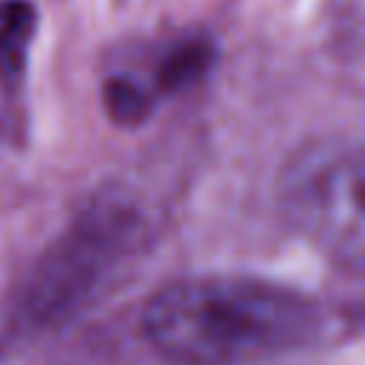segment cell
Wrapping results in <instances>:
<instances>
[{"label":"cell","instance_id":"obj_1","mask_svg":"<svg viewBox=\"0 0 365 365\" xmlns=\"http://www.w3.org/2000/svg\"><path fill=\"white\" fill-rule=\"evenodd\" d=\"M143 325L171 362L242 365L305 342L317 325V305L265 279L191 277L160 288Z\"/></svg>","mask_w":365,"mask_h":365},{"label":"cell","instance_id":"obj_2","mask_svg":"<svg viewBox=\"0 0 365 365\" xmlns=\"http://www.w3.org/2000/svg\"><path fill=\"white\" fill-rule=\"evenodd\" d=\"M282 208L328 257L365 268V143H319L285 168Z\"/></svg>","mask_w":365,"mask_h":365},{"label":"cell","instance_id":"obj_3","mask_svg":"<svg viewBox=\"0 0 365 365\" xmlns=\"http://www.w3.org/2000/svg\"><path fill=\"white\" fill-rule=\"evenodd\" d=\"M145 237L140 205L123 191H106L57 240L29 288V308L60 314L103 282Z\"/></svg>","mask_w":365,"mask_h":365},{"label":"cell","instance_id":"obj_4","mask_svg":"<svg viewBox=\"0 0 365 365\" xmlns=\"http://www.w3.org/2000/svg\"><path fill=\"white\" fill-rule=\"evenodd\" d=\"M37 11L29 0H0V86L11 97L20 91Z\"/></svg>","mask_w":365,"mask_h":365},{"label":"cell","instance_id":"obj_5","mask_svg":"<svg viewBox=\"0 0 365 365\" xmlns=\"http://www.w3.org/2000/svg\"><path fill=\"white\" fill-rule=\"evenodd\" d=\"M208 57H211V51H208V46L205 43H182V46H177L174 51H168V57L160 63V71H157V77H160V86L165 88V91H171V88H180V86H185V83H191L205 66H208Z\"/></svg>","mask_w":365,"mask_h":365},{"label":"cell","instance_id":"obj_6","mask_svg":"<svg viewBox=\"0 0 365 365\" xmlns=\"http://www.w3.org/2000/svg\"><path fill=\"white\" fill-rule=\"evenodd\" d=\"M106 106L114 117L131 123L134 117H143V111L148 108V94L128 77L108 80L106 83Z\"/></svg>","mask_w":365,"mask_h":365}]
</instances>
